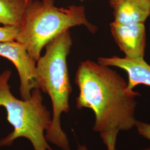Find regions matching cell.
Masks as SVG:
<instances>
[{
  "mask_svg": "<svg viewBox=\"0 0 150 150\" xmlns=\"http://www.w3.org/2000/svg\"><path fill=\"white\" fill-rule=\"evenodd\" d=\"M72 45L70 30L61 33L45 47V52L36 61L38 88L47 94L52 102V121L45 134L48 142L62 150H71L68 137L62 129L61 117L70 111L72 89L67 58Z\"/></svg>",
  "mask_w": 150,
  "mask_h": 150,
  "instance_id": "2",
  "label": "cell"
},
{
  "mask_svg": "<svg viewBox=\"0 0 150 150\" xmlns=\"http://www.w3.org/2000/svg\"><path fill=\"white\" fill-rule=\"evenodd\" d=\"M112 36L125 57L144 59L146 47L145 24H121L113 21L110 24Z\"/></svg>",
  "mask_w": 150,
  "mask_h": 150,
  "instance_id": "6",
  "label": "cell"
},
{
  "mask_svg": "<svg viewBox=\"0 0 150 150\" xmlns=\"http://www.w3.org/2000/svg\"><path fill=\"white\" fill-rule=\"evenodd\" d=\"M27 5L26 0H0V23L20 27Z\"/></svg>",
  "mask_w": 150,
  "mask_h": 150,
  "instance_id": "9",
  "label": "cell"
},
{
  "mask_svg": "<svg viewBox=\"0 0 150 150\" xmlns=\"http://www.w3.org/2000/svg\"><path fill=\"white\" fill-rule=\"evenodd\" d=\"M20 31V27L16 26L4 25L0 27V42L16 41Z\"/></svg>",
  "mask_w": 150,
  "mask_h": 150,
  "instance_id": "10",
  "label": "cell"
},
{
  "mask_svg": "<svg viewBox=\"0 0 150 150\" xmlns=\"http://www.w3.org/2000/svg\"><path fill=\"white\" fill-rule=\"evenodd\" d=\"M98 63L125 71L128 75L127 85L130 90H134V87L139 85L150 86V64L144 59H133L116 56L100 57L98 59Z\"/></svg>",
  "mask_w": 150,
  "mask_h": 150,
  "instance_id": "7",
  "label": "cell"
},
{
  "mask_svg": "<svg viewBox=\"0 0 150 150\" xmlns=\"http://www.w3.org/2000/svg\"><path fill=\"white\" fill-rule=\"evenodd\" d=\"M75 83L79 89L76 107L93 110V131L100 134L107 150H116L118 133L135 126L139 93L129 90L127 82L117 71L89 59L79 66Z\"/></svg>",
  "mask_w": 150,
  "mask_h": 150,
  "instance_id": "1",
  "label": "cell"
},
{
  "mask_svg": "<svg viewBox=\"0 0 150 150\" xmlns=\"http://www.w3.org/2000/svg\"><path fill=\"white\" fill-rule=\"evenodd\" d=\"M135 127H136L139 134L146 139L150 140V124L144 123L137 120L135 123Z\"/></svg>",
  "mask_w": 150,
  "mask_h": 150,
  "instance_id": "11",
  "label": "cell"
},
{
  "mask_svg": "<svg viewBox=\"0 0 150 150\" xmlns=\"http://www.w3.org/2000/svg\"><path fill=\"white\" fill-rule=\"evenodd\" d=\"M113 21L121 24L144 23L150 16V0H109Z\"/></svg>",
  "mask_w": 150,
  "mask_h": 150,
  "instance_id": "8",
  "label": "cell"
},
{
  "mask_svg": "<svg viewBox=\"0 0 150 150\" xmlns=\"http://www.w3.org/2000/svg\"><path fill=\"white\" fill-rule=\"evenodd\" d=\"M77 150H88L86 145H79Z\"/></svg>",
  "mask_w": 150,
  "mask_h": 150,
  "instance_id": "12",
  "label": "cell"
},
{
  "mask_svg": "<svg viewBox=\"0 0 150 150\" xmlns=\"http://www.w3.org/2000/svg\"><path fill=\"white\" fill-rule=\"evenodd\" d=\"M84 26L92 33L98 28L88 21L83 6L57 7L54 0L33 1L27 5L16 41L36 61L45 46L71 27Z\"/></svg>",
  "mask_w": 150,
  "mask_h": 150,
  "instance_id": "3",
  "label": "cell"
},
{
  "mask_svg": "<svg viewBox=\"0 0 150 150\" xmlns=\"http://www.w3.org/2000/svg\"><path fill=\"white\" fill-rule=\"evenodd\" d=\"M81 1H85V0H81Z\"/></svg>",
  "mask_w": 150,
  "mask_h": 150,
  "instance_id": "14",
  "label": "cell"
},
{
  "mask_svg": "<svg viewBox=\"0 0 150 150\" xmlns=\"http://www.w3.org/2000/svg\"><path fill=\"white\" fill-rule=\"evenodd\" d=\"M33 1H34V0H26V2H27V5H28L29 4H30L31 2H32Z\"/></svg>",
  "mask_w": 150,
  "mask_h": 150,
  "instance_id": "13",
  "label": "cell"
},
{
  "mask_svg": "<svg viewBox=\"0 0 150 150\" xmlns=\"http://www.w3.org/2000/svg\"><path fill=\"white\" fill-rule=\"evenodd\" d=\"M0 56L9 59L16 67L20 78L21 99L30 98L32 90L38 88L36 61L17 41L0 42Z\"/></svg>",
  "mask_w": 150,
  "mask_h": 150,
  "instance_id": "5",
  "label": "cell"
},
{
  "mask_svg": "<svg viewBox=\"0 0 150 150\" xmlns=\"http://www.w3.org/2000/svg\"></svg>",
  "mask_w": 150,
  "mask_h": 150,
  "instance_id": "15",
  "label": "cell"
},
{
  "mask_svg": "<svg viewBox=\"0 0 150 150\" xmlns=\"http://www.w3.org/2000/svg\"><path fill=\"white\" fill-rule=\"evenodd\" d=\"M11 75L10 70L0 74V106L5 108L7 119L13 128L11 133L0 140V146H10L15 140L23 137L31 142L34 150H54L45 137L52 116L43 104L41 90L35 88L30 98L18 99L8 85Z\"/></svg>",
  "mask_w": 150,
  "mask_h": 150,
  "instance_id": "4",
  "label": "cell"
}]
</instances>
